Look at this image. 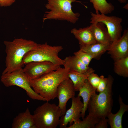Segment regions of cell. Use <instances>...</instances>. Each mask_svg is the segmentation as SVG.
<instances>
[{
  "instance_id": "5bb4252c",
  "label": "cell",
  "mask_w": 128,
  "mask_h": 128,
  "mask_svg": "<svg viewBox=\"0 0 128 128\" xmlns=\"http://www.w3.org/2000/svg\"><path fill=\"white\" fill-rule=\"evenodd\" d=\"M118 101L120 105L118 111L115 114L111 112L107 117L108 118V123L111 128H123L122 117L124 113L128 110V105L124 103L122 97L120 95L119 97Z\"/></svg>"
},
{
  "instance_id": "5b68a950",
  "label": "cell",
  "mask_w": 128,
  "mask_h": 128,
  "mask_svg": "<svg viewBox=\"0 0 128 128\" xmlns=\"http://www.w3.org/2000/svg\"><path fill=\"white\" fill-rule=\"evenodd\" d=\"M63 49L61 46H51L47 43L37 44L34 48L25 55L23 64L24 65L31 62L49 61L60 66L63 65L64 60L58 56L59 53Z\"/></svg>"
},
{
  "instance_id": "30bf717a",
  "label": "cell",
  "mask_w": 128,
  "mask_h": 128,
  "mask_svg": "<svg viewBox=\"0 0 128 128\" xmlns=\"http://www.w3.org/2000/svg\"><path fill=\"white\" fill-rule=\"evenodd\" d=\"M75 91L72 82L69 78L63 81L59 86L57 97L59 101L58 105L61 111V116L65 114L66 111L68 101L75 96Z\"/></svg>"
},
{
  "instance_id": "d4e9b609",
  "label": "cell",
  "mask_w": 128,
  "mask_h": 128,
  "mask_svg": "<svg viewBox=\"0 0 128 128\" xmlns=\"http://www.w3.org/2000/svg\"><path fill=\"white\" fill-rule=\"evenodd\" d=\"M94 72L91 73L88 76L87 80L93 88L96 90L99 85L100 77Z\"/></svg>"
},
{
  "instance_id": "277c9868",
  "label": "cell",
  "mask_w": 128,
  "mask_h": 128,
  "mask_svg": "<svg viewBox=\"0 0 128 128\" xmlns=\"http://www.w3.org/2000/svg\"><path fill=\"white\" fill-rule=\"evenodd\" d=\"M45 12L43 18V22L46 20L65 21L73 24L79 19L80 14L74 13L72 10V3L78 2L76 0H47Z\"/></svg>"
},
{
  "instance_id": "7a4b0ae2",
  "label": "cell",
  "mask_w": 128,
  "mask_h": 128,
  "mask_svg": "<svg viewBox=\"0 0 128 128\" xmlns=\"http://www.w3.org/2000/svg\"><path fill=\"white\" fill-rule=\"evenodd\" d=\"M4 43L6 56V68L2 74L22 68L24 66L23 63L24 56L37 44L33 41L22 38H16L12 41H4Z\"/></svg>"
},
{
  "instance_id": "7c38bea8",
  "label": "cell",
  "mask_w": 128,
  "mask_h": 128,
  "mask_svg": "<svg viewBox=\"0 0 128 128\" xmlns=\"http://www.w3.org/2000/svg\"><path fill=\"white\" fill-rule=\"evenodd\" d=\"M114 61L128 56V30L125 29L121 37L112 42L107 51Z\"/></svg>"
},
{
  "instance_id": "9c48e42d",
  "label": "cell",
  "mask_w": 128,
  "mask_h": 128,
  "mask_svg": "<svg viewBox=\"0 0 128 128\" xmlns=\"http://www.w3.org/2000/svg\"><path fill=\"white\" fill-rule=\"evenodd\" d=\"M25 65L23 69L29 80L37 78L61 67L49 61L31 62Z\"/></svg>"
},
{
  "instance_id": "8fae6325",
  "label": "cell",
  "mask_w": 128,
  "mask_h": 128,
  "mask_svg": "<svg viewBox=\"0 0 128 128\" xmlns=\"http://www.w3.org/2000/svg\"><path fill=\"white\" fill-rule=\"evenodd\" d=\"M83 107L81 97H74L72 99L70 108L66 110L65 114L61 117L59 125L60 128H66L69 123V126L80 119Z\"/></svg>"
},
{
  "instance_id": "ac0fdd59",
  "label": "cell",
  "mask_w": 128,
  "mask_h": 128,
  "mask_svg": "<svg viewBox=\"0 0 128 128\" xmlns=\"http://www.w3.org/2000/svg\"><path fill=\"white\" fill-rule=\"evenodd\" d=\"M94 71L95 70L90 67L84 73L72 71H69L68 74V77L72 82L75 91H79L87 80L89 75Z\"/></svg>"
},
{
  "instance_id": "9a60e30c",
  "label": "cell",
  "mask_w": 128,
  "mask_h": 128,
  "mask_svg": "<svg viewBox=\"0 0 128 128\" xmlns=\"http://www.w3.org/2000/svg\"><path fill=\"white\" fill-rule=\"evenodd\" d=\"M12 128H36L33 115L27 108L26 111L18 114L14 119Z\"/></svg>"
},
{
  "instance_id": "44dd1931",
  "label": "cell",
  "mask_w": 128,
  "mask_h": 128,
  "mask_svg": "<svg viewBox=\"0 0 128 128\" xmlns=\"http://www.w3.org/2000/svg\"><path fill=\"white\" fill-rule=\"evenodd\" d=\"M100 118L89 113L82 120L79 119L66 128H94Z\"/></svg>"
},
{
  "instance_id": "f546056e",
  "label": "cell",
  "mask_w": 128,
  "mask_h": 128,
  "mask_svg": "<svg viewBox=\"0 0 128 128\" xmlns=\"http://www.w3.org/2000/svg\"><path fill=\"white\" fill-rule=\"evenodd\" d=\"M90 1L91 3H92L93 1L92 0H89Z\"/></svg>"
},
{
  "instance_id": "f1b7e54d",
  "label": "cell",
  "mask_w": 128,
  "mask_h": 128,
  "mask_svg": "<svg viewBox=\"0 0 128 128\" xmlns=\"http://www.w3.org/2000/svg\"><path fill=\"white\" fill-rule=\"evenodd\" d=\"M121 3H125L127 2V0H118Z\"/></svg>"
},
{
  "instance_id": "7402d4cb",
  "label": "cell",
  "mask_w": 128,
  "mask_h": 128,
  "mask_svg": "<svg viewBox=\"0 0 128 128\" xmlns=\"http://www.w3.org/2000/svg\"><path fill=\"white\" fill-rule=\"evenodd\" d=\"M114 70L118 75L128 77V56L114 61Z\"/></svg>"
},
{
  "instance_id": "2e32d148",
  "label": "cell",
  "mask_w": 128,
  "mask_h": 128,
  "mask_svg": "<svg viewBox=\"0 0 128 128\" xmlns=\"http://www.w3.org/2000/svg\"><path fill=\"white\" fill-rule=\"evenodd\" d=\"M71 33L78 40L80 45H85L96 43L90 26L77 29L74 28Z\"/></svg>"
},
{
  "instance_id": "ffe728a7",
  "label": "cell",
  "mask_w": 128,
  "mask_h": 128,
  "mask_svg": "<svg viewBox=\"0 0 128 128\" xmlns=\"http://www.w3.org/2000/svg\"><path fill=\"white\" fill-rule=\"evenodd\" d=\"M110 45L96 42L85 45H80V50L92 55L94 59L99 58L101 55L108 50Z\"/></svg>"
},
{
  "instance_id": "cb8c5ba5",
  "label": "cell",
  "mask_w": 128,
  "mask_h": 128,
  "mask_svg": "<svg viewBox=\"0 0 128 128\" xmlns=\"http://www.w3.org/2000/svg\"><path fill=\"white\" fill-rule=\"evenodd\" d=\"M74 55L78 58L83 63L87 66L94 57L90 54L79 50L74 53Z\"/></svg>"
},
{
  "instance_id": "3957f363",
  "label": "cell",
  "mask_w": 128,
  "mask_h": 128,
  "mask_svg": "<svg viewBox=\"0 0 128 128\" xmlns=\"http://www.w3.org/2000/svg\"><path fill=\"white\" fill-rule=\"evenodd\" d=\"M107 77L108 82L105 89L98 94L96 93L92 96L87 106L89 113L100 119L106 118L112 112L113 106L112 88L114 79L110 75Z\"/></svg>"
},
{
  "instance_id": "83f0119b",
  "label": "cell",
  "mask_w": 128,
  "mask_h": 128,
  "mask_svg": "<svg viewBox=\"0 0 128 128\" xmlns=\"http://www.w3.org/2000/svg\"><path fill=\"white\" fill-rule=\"evenodd\" d=\"M16 0H0V6L7 7L11 5Z\"/></svg>"
},
{
  "instance_id": "d6986e66",
  "label": "cell",
  "mask_w": 128,
  "mask_h": 128,
  "mask_svg": "<svg viewBox=\"0 0 128 128\" xmlns=\"http://www.w3.org/2000/svg\"><path fill=\"white\" fill-rule=\"evenodd\" d=\"M64 60V67L69 69L70 71L84 73L90 68L86 65L74 55L67 57Z\"/></svg>"
},
{
  "instance_id": "484cf974",
  "label": "cell",
  "mask_w": 128,
  "mask_h": 128,
  "mask_svg": "<svg viewBox=\"0 0 128 128\" xmlns=\"http://www.w3.org/2000/svg\"><path fill=\"white\" fill-rule=\"evenodd\" d=\"M100 77V81L96 90V91L99 93L105 90L106 87L108 82V77L105 78L103 75L101 76Z\"/></svg>"
},
{
  "instance_id": "603a6c76",
  "label": "cell",
  "mask_w": 128,
  "mask_h": 128,
  "mask_svg": "<svg viewBox=\"0 0 128 128\" xmlns=\"http://www.w3.org/2000/svg\"><path fill=\"white\" fill-rule=\"evenodd\" d=\"M93 8L96 14L100 12L101 14H106L111 13L114 9V7L110 3H108L106 0H92Z\"/></svg>"
},
{
  "instance_id": "4fadbf2b",
  "label": "cell",
  "mask_w": 128,
  "mask_h": 128,
  "mask_svg": "<svg viewBox=\"0 0 128 128\" xmlns=\"http://www.w3.org/2000/svg\"><path fill=\"white\" fill-rule=\"evenodd\" d=\"M94 37L96 42L110 45L112 42L107 29L101 22L91 23L90 26Z\"/></svg>"
},
{
  "instance_id": "8992f818",
  "label": "cell",
  "mask_w": 128,
  "mask_h": 128,
  "mask_svg": "<svg viewBox=\"0 0 128 128\" xmlns=\"http://www.w3.org/2000/svg\"><path fill=\"white\" fill-rule=\"evenodd\" d=\"M33 116L36 128H56L61 113L58 105L46 101L36 109Z\"/></svg>"
},
{
  "instance_id": "6da1fadb",
  "label": "cell",
  "mask_w": 128,
  "mask_h": 128,
  "mask_svg": "<svg viewBox=\"0 0 128 128\" xmlns=\"http://www.w3.org/2000/svg\"><path fill=\"white\" fill-rule=\"evenodd\" d=\"M69 69L61 67L58 69L35 79L29 80L35 91L49 101L57 97V90L60 83L69 78Z\"/></svg>"
},
{
  "instance_id": "e0dca14e",
  "label": "cell",
  "mask_w": 128,
  "mask_h": 128,
  "mask_svg": "<svg viewBox=\"0 0 128 128\" xmlns=\"http://www.w3.org/2000/svg\"><path fill=\"white\" fill-rule=\"evenodd\" d=\"M79 91V93L77 96L82 97L83 100V107L81 114V117L83 119L84 118L90 99L92 96L96 93V90L87 80L80 88Z\"/></svg>"
},
{
  "instance_id": "52a82bcc",
  "label": "cell",
  "mask_w": 128,
  "mask_h": 128,
  "mask_svg": "<svg viewBox=\"0 0 128 128\" xmlns=\"http://www.w3.org/2000/svg\"><path fill=\"white\" fill-rule=\"evenodd\" d=\"M1 81L6 87L16 86L23 88L33 100L46 101L45 98L36 93L31 87L29 80L22 68L2 74Z\"/></svg>"
},
{
  "instance_id": "ba28073f",
  "label": "cell",
  "mask_w": 128,
  "mask_h": 128,
  "mask_svg": "<svg viewBox=\"0 0 128 128\" xmlns=\"http://www.w3.org/2000/svg\"><path fill=\"white\" fill-rule=\"evenodd\" d=\"M91 17L90 23L101 22L106 27L112 42L119 39L121 36L122 27V18L114 16H108L99 13L90 12Z\"/></svg>"
},
{
  "instance_id": "4316f807",
  "label": "cell",
  "mask_w": 128,
  "mask_h": 128,
  "mask_svg": "<svg viewBox=\"0 0 128 128\" xmlns=\"http://www.w3.org/2000/svg\"><path fill=\"white\" fill-rule=\"evenodd\" d=\"M108 119L106 118H101L95 125L94 128H107L108 126Z\"/></svg>"
}]
</instances>
